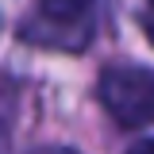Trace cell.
<instances>
[{"mask_svg": "<svg viewBox=\"0 0 154 154\" xmlns=\"http://www.w3.org/2000/svg\"><path fill=\"white\" fill-rule=\"evenodd\" d=\"M100 104L119 127L154 123V69L146 66H108L100 73Z\"/></svg>", "mask_w": 154, "mask_h": 154, "instance_id": "obj_1", "label": "cell"}, {"mask_svg": "<svg viewBox=\"0 0 154 154\" xmlns=\"http://www.w3.org/2000/svg\"><path fill=\"white\" fill-rule=\"evenodd\" d=\"M89 4L93 0H42V12L54 16V19H77V16L89 12Z\"/></svg>", "mask_w": 154, "mask_h": 154, "instance_id": "obj_2", "label": "cell"}, {"mask_svg": "<svg viewBox=\"0 0 154 154\" xmlns=\"http://www.w3.org/2000/svg\"><path fill=\"white\" fill-rule=\"evenodd\" d=\"M143 27H146V38L154 42V0H150V8H146V16H143Z\"/></svg>", "mask_w": 154, "mask_h": 154, "instance_id": "obj_3", "label": "cell"}, {"mask_svg": "<svg viewBox=\"0 0 154 154\" xmlns=\"http://www.w3.org/2000/svg\"><path fill=\"white\" fill-rule=\"evenodd\" d=\"M127 154H154V139H143V143H135Z\"/></svg>", "mask_w": 154, "mask_h": 154, "instance_id": "obj_4", "label": "cell"}, {"mask_svg": "<svg viewBox=\"0 0 154 154\" xmlns=\"http://www.w3.org/2000/svg\"><path fill=\"white\" fill-rule=\"evenodd\" d=\"M38 154H77V150H66V146H50V150H38Z\"/></svg>", "mask_w": 154, "mask_h": 154, "instance_id": "obj_5", "label": "cell"}]
</instances>
